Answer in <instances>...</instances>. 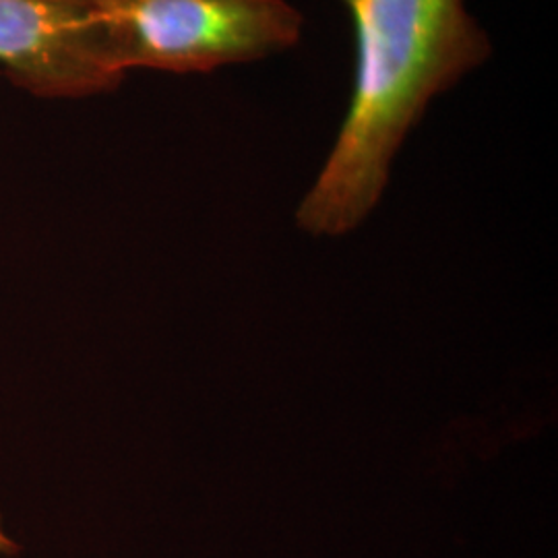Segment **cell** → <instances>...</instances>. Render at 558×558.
<instances>
[{
    "mask_svg": "<svg viewBox=\"0 0 558 558\" xmlns=\"http://www.w3.org/2000/svg\"><path fill=\"white\" fill-rule=\"evenodd\" d=\"M0 73L40 100H85L122 81L71 0H0Z\"/></svg>",
    "mask_w": 558,
    "mask_h": 558,
    "instance_id": "cell-3",
    "label": "cell"
},
{
    "mask_svg": "<svg viewBox=\"0 0 558 558\" xmlns=\"http://www.w3.org/2000/svg\"><path fill=\"white\" fill-rule=\"evenodd\" d=\"M101 60L133 69L209 73L296 46L304 17L286 0H71Z\"/></svg>",
    "mask_w": 558,
    "mask_h": 558,
    "instance_id": "cell-2",
    "label": "cell"
},
{
    "mask_svg": "<svg viewBox=\"0 0 558 558\" xmlns=\"http://www.w3.org/2000/svg\"><path fill=\"white\" fill-rule=\"evenodd\" d=\"M20 553V544L15 539L9 538L2 525V515H0V557H15Z\"/></svg>",
    "mask_w": 558,
    "mask_h": 558,
    "instance_id": "cell-4",
    "label": "cell"
},
{
    "mask_svg": "<svg viewBox=\"0 0 558 558\" xmlns=\"http://www.w3.org/2000/svg\"><path fill=\"white\" fill-rule=\"evenodd\" d=\"M356 34L350 110L317 184L302 201L300 226L338 236L380 199L389 166L435 96L493 54L463 0H343Z\"/></svg>",
    "mask_w": 558,
    "mask_h": 558,
    "instance_id": "cell-1",
    "label": "cell"
}]
</instances>
